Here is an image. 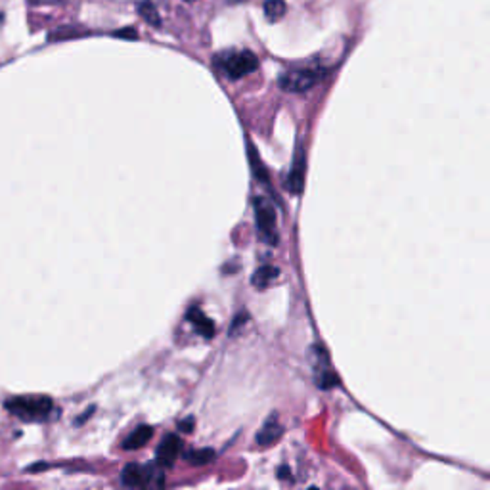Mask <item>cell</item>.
Wrapping results in <instances>:
<instances>
[{
    "instance_id": "18",
    "label": "cell",
    "mask_w": 490,
    "mask_h": 490,
    "mask_svg": "<svg viewBox=\"0 0 490 490\" xmlns=\"http://www.w3.org/2000/svg\"><path fill=\"white\" fill-rule=\"evenodd\" d=\"M179 427L182 431H186V433H190L191 427H194V418H188V419H186V421H180Z\"/></svg>"
},
{
    "instance_id": "2",
    "label": "cell",
    "mask_w": 490,
    "mask_h": 490,
    "mask_svg": "<svg viewBox=\"0 0 490 490\" xmlns=\"http://www.w3.org/2000/svg\"><path fill=\"white\" fill-rule=\"evenodd\" d=\"M213 66L228 79L238 81V79L249 75L259 69V58L251 50H224L215 56Z\"/></svg>"
},
{
    "instance_id": "4",
    "label": "cell",
    "mask_w": 490,
    "mask_h": 490,
    "mask_svg": "<svg viewBox=\"0 0 490 490\" xmlns=\"http://www.w3.org/2000/svg\"><path fill=\"white\" fill-rule=\"evenodd\" d=\"M255 209V222H257L259 236L270 245L278 244V232H276V209L270 201L264 198H255L253 201Z\"/></svg>"
},
{
    "instance_id": "20",
    "label": "cell",
    "mask_w": 490,
    "mask_h": 490,
    "mask_svg": "<svg viewBox=\"0 0 490 490\" xmlns=\"http://www.w3.org/2000/svg\"><path fill=\"white\" fill-rule=\"evenodd\" d=\"M186 2H196V0H186Z\"/></svg>"
},
{
    "instance_id": "16",
    "label": "cell",
    "mask_w": 490,
    "mask_h": 490,
    "mask_svg": "<svg viewBox=\"0 0 490 490\" xmlns=\"http://www.w3.org/2000/svg\"><path fill=\"white\" fill-rule=\"evenodd\" d=\"M249 159H251V167H253V173H255V176H257V179H263L264 182H266V180H269V176H266V171H264L263 161L259 159L257 150H255L253 146H249Z\"/></svg>"
},
{
    "instance_id": "19",
    "label": "cell",
    "mask_w": 490,
    "mask_h": 490,
    "mask_svg": "<svg viewBox=\"0 0 490 490\" xmlns=\"http://www.w3.org/2000/svg\"><path fill=\"white\" fill-rule=\"evenodd\" d=\"M278 477H280V479H289V469H287L286 466L280 467V469H278Z\"/></svg>"
},
{
    "instance_id": "14",
    "label": "cell",
    "mask_w": 490,
    "mask_h": 490,
    "mask_svg": "<svg viewBox=\"0 0 490 490\" xmlns=\"http://www.w3.org/2000/svg\"><path fill=\"white\" fill-rule=\"evenodd\" d=\"M264 16L269 21H278L286 16V2L284 0H266L264 2Z\"/></svg>"
},
{
    "instance_id": "8",
    "label": "cell",
    "mask_w": 490,
    "mask_h": 490,
    "mask_svg": "<svg viewBox=\"0 0 490 490\" xmlns=\"http://www.w3.org/2000/svg\"><path fill=\"white\" fill-rule=\"evenodd\" d=\"M186 318H188V322L194 326V329H196L201 337H205V339H211V337L215 335V322H213L199 306H191L190 311H188V314H186Z\"/></svg>"
},
{
    "instance_id": "15",
    "label": "cell",
    "mask_w": 490,
    "mask_h": 490,
    "mask_svg": "<svg viewBox=\"0 0 490 490\" xmlns=\"http://www.w3.org/2000/svg\"><path fill=\"white\" fill-rule=\"evenodd\" d=\"M186 458H188V461L194 464V466H205V464H209L211 460H215V450H211V449L191 450V452H188Z\"/></svg>"
},
{
    "instance_id": "12",
    "label": "cell",
    "mask_w": 490,
    "mask_h": 490,
    "mask_svg": "<svg viewBox=\"0 0 490 490\" xmlns=\"http://www.w3.org/2000/svg\"><path fill=\"white\" fill-rule=\"evenodd\" d=\"M136 12L142 16L146 21L154 27H161V16L157 12V8L151 4L150 0H144V2H138Z\"/></svg>"
},
{
    "instance_id": "13",
    "label": "cell",
    "mask_w": 490,
    "mask_h": 490,
    "mask_svg": "<svg viewBox=\"0 0 490 490\" xmlns=\"http://www.w3.org/2000/svg\"><path fill=\"white\" fill-rule=\"evenodd\" d=\"M316 385L320 389H331L339 385V377L329 370L328 364L316 368Z\"/></svg>"
},
{
    "instance_id": "10",
    "label": "cell",
    "mask_w": 490,
    "mask_h": 490,
    "mask_svg": "<svg viewBox=\"0 0 490 490\" xmlns=\"http://www.w3.org/2000/svg\"><path fill=\"white\" fill-rule=\"evenodd\" d=\"M151 436H154V427L151 425H140V427L132 431L131 435L126 436L121 446L125 450H138L150 443Z\"/></svg>"
},
{
    "instance_id": "7",
    "label": "cell",
    "mask_w": 490,
    "mask_h": 490,
    "mask_svg": "<svg viewBox=\"0 0 490 490\" xmlns=\"http://www.w3.org/2000/svg\"><path fill=\"white\" fill-rule=\"evenodd\" d=\"M305 154H303L301 148H297L295 161H293L291 171H289V174H287L286 179V188L291 191V194H301V191H303V184H305Z\"/></svg>"
},
{
    "instance_id": "5",
    "label": "cell",
    "mask_w": 490,
    "mask_h": 490,
    "mask_svg": "<svg viewBox=\"0 0 490 490\" xmlns=\"http://www.w3.org/2000/svg\"><path fill=\"white\" fill-rule=\"evenodd\" d=\"M154 477L150 467L138 466V464H129V466L121 471V483L125 486H131V489H142V486H148Z\"/></svg>"
},
{
    "instance_id": "1",
    "label": "cell",
    "mask_w": 490,
    "mask_h": 490,
    "mask_svg": "<svg viewBox=\"0 0 490 490\" xmlns=\"http://www.w3.org/2000/svg\"><path fill=\"white\" fill-rule=\"evenodd\" d=\"M54 402L46 395L14 396L6 401V410L21 421H44L52 414Z\"/></svg>"
},
{
    "instance_id": "3",
    "label": "cell",
    "mask_w": 490,
    "mask_h": 490,
    "mask_svg": "<svg viewBox=\"0 0 490 490\" xmlns=\"http://www.w3.org/2000/svg\"><path fill=\"white\" fill-rule=\"evenodd\" d=\"M329 73L328 67L316 66V67H297V69H289V71L281 73L280 77V89L286 92H293V94H301L306 90L314 89L320 81L326 79Z\"/></svg>"
},
{
    "instance_id": "6",
    "label": "cell",
    "mask_w": 490,
    "mask_h": 490,
    "mask_svg": "<svg viewBox=\"0 0 490 490\" xmlns=\"http://www.w3.org/2000/svg\"><path fill=\"white\" fill-rule=\"evenodd\" d=\"M180 449H182V441H180V436L167 435L161 441V444L157 446L156 461L161 467H171L174 461H176V458H179Z\"/></svg>"
},
{
    "instance_id": "11",
    "label": "cell",
    "mask_w": 490,
    "mask_h": 490,
    "mask_svg": "<svg viewBox=\"0 0 490 490\" xmlns=\"http://www.w3.org/2000/svg\"><path fill=\"white\" fill-rule=\"evenodd\" d=\"M278 276H280V270L276 269V266L266 264V266H261L259 270H255V274L251 276V284L257 287V289H264V287H269L272 281L278 280Z\"/></svg>"
},
{
    "instance_id": "17",
    "label": "cell",
    "mask_w": 490,
    "mask_h": 490,
    "mask_svg": "<svg viewBox=\"0 0 490 490\" xmlns=\"http://www.w3.org/2000/svg\"><path fill=\"white\" fill-rule=\"evenodd\" d=\"M115 36H126L129 41H136V39H138L136 31H132V29H121V31H117V33H115Z\"/></svg>"
},
{
    "instance_id": "9",
    "label": "cell",
    "mask_w": 490,
    "mask_h": 490,
    "mask_svg": "<svg viewBox=\"0 0 490 490\" xmlns=\"http://www.w3.org/2000/svg\"><path fill=\"white\" fill-rule=\"evenodd\" d=\"M281 433H284V429H281V425L278 424V416H270L266 421H264L263 429L259 431L257 433V444L259 446H270V444H274L278 439L281 436Z\"/></svg>"
}]
</instances>
